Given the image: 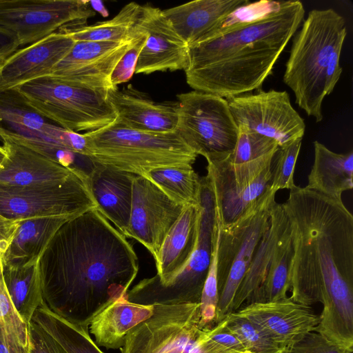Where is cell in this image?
<instances>
[{"mask_svg":"<svg viewBox=\"0 0 353 353\" xmlns=\"http://www.w3.org/2000/svg\"><path fill=\"white\" fill-rule=\"evenodd\" d=\"M137 28L147 34L135 68V74L185 70L188 64V46L176 33L163 10L142 6Z\"/></svg>","mask_w":353,"mask_h":353,"instance_id":"15","label":"cell"},{"mask_svg":"<svg viewBox=\"0 0 353 353\" xmlns=\"http://www.w3.org/2000/svg\"><path fill=\"white\" fill-rule=\"evenodd\" d=\"M220 225L216 219L213 232V248L209 270L203 288L200 299V321L201 329L210 328L214 325L219 301L217 285V250Z\"/></svg>","mask_w":353,"mask_h":353,"instance_id":"35","label":"cell"},{"mask_svg":"<svg viewBox=\"0 0 353 353\" xmlns=\"http://www.w3.org/2000/svg\"><path fill=\"white\" fill-rule=\"evenodd\" d=\"M234 313L254 323L283 350L313 331L319 322V316L310 306L290 297L247 304Z\"/></svg>","mask_w":353,"mask_h":353,"instance_id":"18","label":"cell"},{"mask_svg":"<svg viewBox=\"0 0 353 353\" xmlns=\"http://www.w3.org/2000/svg\"><path fill=\"white\" fill-rule=\"evenodd\" d=\"M200 217L196 248L186 267L167 286L152 277L140 281L127 293L128 300L143 305L199 303L209 270L216 221L212 191L206 176L201 178Z\"/></svg>","mask_w":353,"mask_h":353,"instance_id":"7","label":"cell"},{"mask_svg":"<svg viewBox=\"0 0 353 353\" xmlns=\"http://www.w3.org/2000/svg\"><path fill=\"white\" fill-rule=\"evenodd\" d=\"M82 0H0V28L20 46L34 43L62 27L86 21L96 12Z\"/></svg>","mask_w":353,"mask_h":353,"instance_id":"11","label":"cell"},{"mask_svg":"<svg viewBox=\"0 0 353 353\" xmlns=\"http://www.w3.org/2000/svg\"><path fill=\"white\" fill-rule=\"evenodd\" d=\"M132 196L126 237L141 243L154 259L184 206L173 201L142 176H134Z\"/></svg>","mask_w":353,"mask_h":353,"instance_id":"14","label":"cell"},{"mask_svg":"<svg viewBox=\"0 0 353 353\" xmlns=\"http://www.w3.org/2000/svg\"><path fill=\"white\" fill-rule=\"evenodd\" d=\"M314 159L305 188L337 200L353 188V152L339 154L314 142Z\"/></svg>","mask_w":353,"mask_h":353,"instance_id":"26","label":"cell"},{"mask_svg":"<svg viewBox=\"0 0 353 353\" xmlns=\"http://www.w3.org/2000/svg\"><path fill=\"white\" fill-rule=\"evenodd\" d=\"M135 176L99 163H94L88 176V185L97 210L125 237Z\"/></svg>","mask_w":353,"mask_h":353,"instance_id":"21","label":"cell"},{"mask_svg":"<svg viewBox=\"0 0 353 353\" xmlns=\"http://www.w3.org/2000/svg\"><path fill=\"white\" fill-rule=\"evenodd\" d=\"M28 353H67L57 341L37 323L29 324Z\"/></svg>","mask_w":353,"mask_h":353,"instance_id":"41","label":"cell"},{"mask_svg":"<svg viewBox=\"0 0 353 353\" xmlns=\"http://www.w3.org/2000/svg\"><path fill=\"white\" fill-rule=\"evenodd\" d=\"M203 330L206 338L221 347L241 352H250L227 327L225 319L210 328Z\"/></svg>","mask_w":353,"mask_h":353,"instance_id":"42","label":"cell"},{"mask_svg":"<svg viewBox=\"0 0 353 353\" xmlns=\"http://www.w3.org/2000/svg\"><path fill=\"white\" fill-rule=\"evenodd\" d=\"M347 35L345 19L335 10H312L294 37L283 81L296 103L316 122L322 104L343 72L340 57Z\"/></svg>","mask_w":353,"mask_h":353,"instance_id":"4","label":"cell"},{"mask_svg":"<svg viewBox=\"0 0 353 353\" xmlns=\"http://www.w3.org/2000/svg\"><path fill=\"white\" fill-rule=\"evenodd\" d=\"M133 39L75 41L70 52L52 68L48 76L109 90L113 88L110 81L112 72Z\"/></svg>","mask_w":353,"mask_h":353,"instance_id":"16","label":"cell"},{"mask_svg":"<svg viewBox=\"0 0 353 353\" xmlns=\"http://www.w3.org/2000/svg\"><path fill=\"white\" fill-rule=\"evenodd\" d=\"M41 116L72 132H90L109 125L117 114L108 90L44 76L17 88Z\"/></svg>","mask_w":353,"mask_h":353,"instance_id":"6","label":"cell"},{"mask_svg":"<svg viewBox=\"0 0 353 353\" xmlns=\"http://www.w3.org/2000/svg\"><path fill=\"white\" fill-rule=\"evenodd\" d=\"M225 319L227 327L251 353H283V350L251 321L234 312Z\"/></svg>","mask_w":353,"mask_h":353,"instance_id":"34","label":"cell"},{"mask_svg":"<svg viewBox=\"0 0 353 353\" xmlns=\"http://www.w3.org/2000/svg\"><path fill=\"white\" fill-rule=\"evenodd\" d=\"M293 257L294 248L289 222L275 248L262 286L247 304L277 301L288 298Z\"/></svg>","mask_w":353,"mask_h":353,"instance_id":"30","label":"cell"},{"mask_svg":"<svg viewBox=\"0 0 353 353\" xmlns=\"http://www.w3.org/2000/svg\"><path fill=\"white\" fill-rule=\"evenodd\" d=\"M301 142L302 139H299L289 145L279 148L272 161V190L276 192L281 189L291 190L296 186L294 173Z\"/></svg>","mask_w":353,"mask_h":353,"instance_id":"38","label":"cell"},{"mask_svg":"<svg viewBox=\"0 0 353 353\" xmlns=\"http://www.w3.org/2000/svg\"><path fill=\"white\" fill-rule=\"evenodd\" d=\"M200 205H185L166 235L154 259L157 274L152 279L167 286L182 272L196 245Z\"/></svg>","mask_w":353,"mask_h":353,"instance_id":"22","label":"cell"},{"mask_svg":"<svg viewBox=\"0 0 353 353\" xmlns=\"http://www.w3.org/2000/svg\"><path fill=\"white\" fill-rule=\"evenodd\" d=\"M2 256H0V326L10 338L28 348L29 325L18 314L8 293L3 276Z\"/></svg>","mask_w":353,"mask_h":353,"instance_id":"37","label":"cell"},{"mask_svg":"<svg viewBox=\"0 0 353 353\" xmlns=\"http://www.w3.org/2000/svg\"><path fill=\"white\" fill-rule=\"evenodd\" d=\"M0 140L6 153L0 163V185L59 184L88 176L81 171L63 165L5 136L0 135Z\"/></svg>","mask_w":353,"mask_h":353,"instance_id":"19","label":"cell"},{"mask_svg":"<svg viewBox=\"0 0 353 353\" xmlns=\"http://www.w3.org/2000/svg\"><path fill=\"white\" fill-rule=\"evenodd\" d=\"M299 1H250L188 46L186 82L224 99L259 89L303 21Z\"/></svg>","mask_w":353,"mask_h":353,"instance_id":"3","label":"cell"},{"mask_svg":"<svg viewBox=\"0 0 353 353\" xmlns=\"http://www.w3.org/2000/svg\"><path fill=\"white\" fill-rule=\"evenodd\" d=\"M283 203L292 238L293 301L323 310L313 331L353 350V216L342 200L305 187Z\"/></svg>","mask_w":353,"mask_h":353,"instance_id":"1","label":"cell"},{"mask_svg":"<svg viewBox=\"0 0 353 353\" xmlns=\"http://www.w3.org/2000/svg\"><path fill=\"white\" fill-rule=\"evenodd\" d=\"M96 208L88 176L59 184L0 185V214L9 219L74 218Z\"/></svg>","mask_w":353,"mask_h":353,"instance_id":"10","label":"cell"},{"mask_svg":"<svg viewBox=\"0 0 353 353\" xmlns=\"http://www.w3.org/2000/svg\"><path fill=\"white\" fill-rule=\"evenodd\" d=\"M126 336L122 353H184L201 327L200 304L155 305Z\"/></svg>","mask_w":353,"mask_h":353,"instance_id":"13","label":"cell"},{"mask_svg":"<svg viewBox=\"0 0 353 353\" xmlns=\"http://www.w3.org/2000/svg\"><path fill=\"white\" fill-rule=\"evenodd\" d=\"M276 192L230 226L219 229L217 250L219 301L214 325L232 313L234 297L258 245L270 225Z\"/></svg>","mask_w":353,"mask_h":353,"instance_id":"8","label":"cell"},{"mask_svg":"<svg viewBox=\"0 0 353 353\" xmlns=\"http://www.w3.org/2000/svg\"><path fill=\"white\" fill-rule=\"evenodd\" d=\"M250 1L196 0L163 10L188 46L207 36L228 15Z\"/></svg>","mask_w":353,"mask_h":353,"instance_id":"23","label":"cell"},{"mask_svg":"<svg viewBox=\"0 0 353 353\" xmlns=\"http://www.w3.org/2000/svg\"><path fill=\"white\" fill-rule=\"evenodd\" d=\"M227 101L238 128L272 139L279 148L303 139L304 120L292 107L286 91L260 90Z\"/></svg>","mask_w":353,"mask_h":353,"instance_id":"12","label":"cell"},{"mask_svg":"<svg viewBox=\"0 0 353 353\" xmlns=\"http://www.w3.org/2000/svg\"><path fill=\"white\" fill-rule=\"evenodd\" d=\"M74 43L68 33L59 30L34 43L18 49L0 62V93L50 75Z\"/></svg>","mask_w":353,"mask_h":353,"instance_id":"17","label":"cell"},{"mask_svg":"<svg viewBox=\"0 0 353 353\" xmlns=\"http://www.w3.org/2000/svg\"><path fill=\"white\" fill-rule=\"evenodd\" d=\"M20 47L16 36L0 28V62L8 58Z\"/></svg>","mask_w":353,"mask_h":353,"instance_id":"44","label":"cell"},{"mask_svg":"<svg viewBox=\"0 0 353 353\" xmlns=\"http://www.w3.org/2000/svg\"><path fill=\"white\" fill-rule=\"evenodd\" d=\"M20 219H9L0 214V256L11 244L20 225Z\"/></svg>","mask_w":353,"mask_h":353,"instance_id":"43","label":"cell"},{"mask_svg":"<svg viewBox=\"0 0 353 353\" xmlns=\"http://www.w3.org/2000/svg\"><path fill=\"white\" fill-rule=\"evenodd\" d=\"M176 132L207 161L227 157L235 148L239 128L226 99L192 90L177 94Z\"/></svg>","mask_w":353,"mask_h":353,"instance_id":"9","label":"cell"},{"mask_svg":"<svg viewBox=\"0 0 353 353\" xmlns=\"http://www.w3.org/2000/svg\"><path fill=\"white\" fill-rule=\"evenodd\" d=\"M90 3L94 11H99L104 16L108 15V12L101 1H90Z\"/></svg>","mask_w":353,"mask_h":353,"instance_id":"46","label":"cell"},{"mask_svg":"<svg viewBox=\"0 0 353 353\" xmlns=\"http://www.w3.org/2000/svg\"><path fill=\"white\" fill-rule=\"evenodd\" d=\"M49 121L34 110L17 88L0 93V128L21 135L40 131Z\"/></svg>","mask_w":353,"mask_h":353,"instance_id":"33","label":"cell"},{"mask_svg":"<svg viewBox=\"0 0 353 353\" xmlns=\"http://www.w3.org/2000/svg\"><path fill=\"white\" fill-rule=\"evenodd\" d=\"M108 99L117 119L116 125L141 132L167 133L176 131L178 103H156L130 86L108 90Z\"/></svg>","mask_w":353,"mask_h":353,"instance_id":"20","label":"cell"},{"mask_svg":"<svg viewBox=\"0 0 353 353\" xmlns=\"http://www.w3.org/2000/svg\"><path fill=\"white\" fill-rule=\"evenodd\" d=\"M83 134L93 163L143 177L155 168L192 165L198 156L176 131L146 132L113 123Z\"/></svg>","mask_w":353,"mask_h":353,"instance_id":"5","label":"cell"},{"mask_svg":"<svg viewBox=\"0 0 353 353\" xmlns=\"http://www.w3.org/2000/svg\"><path fill=\"white\" fill-rule=\"evenodd\" d=\"M38 264L44 303L85 328L100 311L127 294L139 271L132 245L97 208L63 223Z\"/></svg>","mask_w":353,"mask_h":353,"instance_id":"2","label":"cell"},{"mask_svg":"<svg viewBox=\"0 0 353 353\" xmlns=\"http://www.w3.org/2000/svg\"><path fill=\"white\" fill-rule=\"evenodd\" d=\"M0 353H28V348L10 338L0 326Z\"/></svg>","mask_w":353,"mask_h":353,"instance_id":"45","label":"cell"},{"mask_svg":"<svg viewBox=\"0 0 353 353\" xmlns=\"http://www.w3.org/2000/svg\"><path fill=\"white\" fill-rule=\"evenodd\" d=\"M32 321L40 325L67 353H104L88 333V328L72 324L52 312L43 302Z\"/></svg>","mask_w":353,"mask_h":353,"instance_id":"32","label":"cell"},{"mask_svg":"<svg viewBox=\"0 0 353 353\" xmlns=\"http://www.w3.org/2000/svg\"><path fill=\"white\" fill-rule=\"evenodd\" d=\"M3 276L16 311L29 325L35 310L43 302L38 263L25 265L3 263Z\"/></svg>","mask_w":353,"mask_h":353,"instance_id":"28","label":"cell"},{"mask_svg":"<svg viewBox=\"0 0 353 353\" xmlns=\"http://www.w3.org/2000/svg\"><path fill=\"white\" fill-rule=\"evenodd\" d=\"M6 157V151L2 145H0V163L4 160Z\"/></svg>","mask_w":353,"mask_h":353,"instance_id":"47","label":"cell"},{"mask_svg":"<svg viewBox=\"0 0 353 353\" xmlns=\"http://www.w3.org/2000/svg\"><path fill=\"white\" fill-rule=\"evenodd\" d=\"M170 199L183 206L199 202L201 178L192 165L183 164L153 169L144 176Z\"/></svg>","mask_w":353,"mask_h":353,"instance_id":"31","label":"cell"},{"mask_svg":"<svg viewBox=\"0 0 353 353\" xmlns=\"http://www.w3.org/2000/svg\"><path fill=\"white\" fill-rule=\"evenodd\" d=\"M288 224L283 203L275 201L270 211L269 228L261 238L237 290L232 312L237 311L244 303H248L262 286L275 248Z\"/></svg>","mask_w":353,"mask_h":353,"instance_id":"25","label":"cell"},{"mask_svg":"<svg viewBox=\"0 0 353 353\" xmlns=\"http://www.w3.org/2000/svg\"><path fill=\"white\" fill-rule=\"evenodd\" d=\"M140 32V34L134 38L112 72L110 81L113 88L128 81L134 73L139 54L147 39V34L142 31Z\"/></svg>","mask_w":353,"mask_h":353,"instance_id":"39","label":"cell"},{"mask_svg":"<svg viewBox=\"0 0 353 353\" xmlns=\"http://www.w3.org/2000/svg\"><path fill=\"white\" fill-rule=\"evenodd\" d=\"M350 350L328 339L321 334L310 331L285 348L283 353H352Z\"/></svg>","mask_w":353,"mask_h":353,"instance_id":"40","label":"cell"},{"mask_svg":"<svg viewBox=\"0 0 353 353\" xmlns=\"http://www.w3.org/2000/svg\"><path fill=\"white\" fill-rule=\"evenodd\" d=\"M154 306L128 300L127 294L113 301L92 319L90 332L99 347L121 348L128 334L140 323L151 316Z\"/></svg>","mask_w":353,"mask_h":353,"instance_id":"24","label":"cell"},{"mask_svg":"<svg viewBox=\"0 0 353 353\" xmlns=\"http://www.w3.org/2000/svg\"><path fill=\"white\" fill-rule=\"evenodd\" d=\"M70 217H37L21 219L17 233L2 256L3 264L25 265L39 259L59 228Z\"/></svg>","mask_w":353,"mask_h":353,"instance_id":"27","label":"cell"},{"mask_svg":"<svg viewBox=\"0 0 353 353\" xmlns=\"http://www.w3.org/2000/svg\"><path fill=\"white\" fill-rule=\"evenodd\" d=\"M239 128V137L234 149L225 158L231 163H241L251 161L274 152L279 149L273 139L252 130Z\"/></svg>","mask_w":353,"mask_h":353,"instance_id":"36","label":"cell"},{"mask_svg":"<svg viewBox=\"0 0 353 353\" xmlns=\"http://www.w3.org/2000/svg\"><path fill=\"white\" fill-rule=\"evenodd\" d=\"M142 6L130 2L112 19L92 26L68 24L61 28L75 41H123L132 39L141 32L137 23Z\"/></svg>","mask_w":353,"mask_h":353,"instance_id":"29","label":"cell"}]
</instances>
